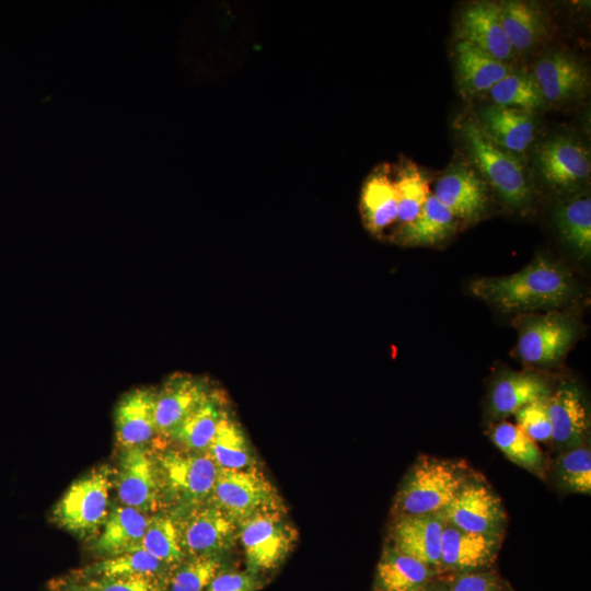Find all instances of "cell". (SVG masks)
<instances>
[{
	"label": "cell",
	"mask_w": 591,
	"mask_h": 591,
	"mask_svg": "<svg viewBox=\"0 0 591 591\" xmlns=\"http://www.w3.org/2000/svg\"><path fill=\"white\" fill-rule=\"evenodd\" d=\"M151 514L120 503L111 508L93 551L101 557H112L140 548Z\"/></svg>",
	"instance_id": "44dd1931"
},
{
	"label": "cell",
	"mask_w": 591,
	"mask_h": 591,
	"mask_svg": "<svg viewBox=\"0 0 591 591\" xmlns=\"http://www.w3.org/2000/svg\"><path fill=\"white\" fill-rule=\"evenodd\" d=\"M524 321L518 341V355L524 362L554 363L566 354L573 338L568 320L558 314H546Z\"/></svg>",
	"instance_id": "7c38bea8"
},
{
	"label": "cell",
	"mask_w": 591,
	"mask_h": 591,
	"mask_svg": "<svg viewBox=\"0 0 591 591\" xmlns=\"http://www.w3.org/2000/svg\"><path fill=\"white\" fill-rule=\"evenodd\" d=\"M210 395L206 383L196 376L185 373L170 376L157 390L154 415L158 436L170 438Z\"/></svg>",
	"instance_id": "4fadbf2b"
},
{
	"label": "cell",
	"mask_w": 591,
	"mask_h": 591,
	"mask_svg": "<svg viewBox=\"0 0 591 591\" xmlns=\"http://www.w3.org/2000/svg\"><path fill=\"white\" fill-rule=\"evenodd\" d=\"M488 93L496 105L530 113L545 103L534 76L529 72H509Z\"/></svg>",
	"instance_id": "d590c367"
},
{
	"label": "cell",
	"mask_w": 591,
	"mask_h": 591,
	"mask_svg": "<svg viewBox=\"0 0 591 591\" xmlns=\"http://www.w3.org/2000/svg\"><path fill=\"white\" fill-rule=\"evenodd\" d=\"M140 547L173 567L186 557L174 518L162 511L151 514Z\"/></svg>",
	"instance_id": "8d00e7d4"
},
{
	"label": "cell",
	"mask_w": 591,
	"mask_h": 591,
	"mask_svg": "<svg viewBox=\"0 0 591 591\" xmlns=\"http://www.w3.org/2000/svg\"><path fill=\"white\" fill-rule=\"evenodd\" d=\"M157 390L137 387L124 394L114 413L115 439L120 450L148 445L158 436Z\"/></svg>",
	"instance_id": "5bb4252c"
},
{
	"label": "cell",
	"mask_w": 591,
	"mask_h": 591,
	"mask_svg": "<svg viewBox=\"0 0 591 591\" xmlns=\"http://www.w3.org/2000/svg\"><path fill=\"white\" fill-rule=\"evenodd\" d=\"M174 567L158 559L143 548H138L72 571L78 576H143L169 582Z\"/></svg>",
	"instance_id": "83f0119b"
},
{
	"label": "cell",
	"mask_w": 591,
	"mask_h": 591,
	"mask_svg": "<svg viewBox=\"0 0 591 591\" xmlns=\"http://www.w3.org/2000/svg\"><path fill=\"white\" fill-rule=\"evenodd\" d=\"M360 210L366 228L375 235L396 222L397 195L387 164L376 167L367 177L361 190Z\"/></svg>",
	"instance_id": "603a6c76"
},
{
	"label": "cell",
	"mask_w": 591,
	"mask_h": 591,
	"mask_svg": "<svg viewBox=\"0 0 591 591\" xmlns=\"http://www.w3.org/2000/svg\"><path fill=\"white\" fill-rule=\"evenodd\" d=\"M457 38L503 61L511 58L513 48L499 19V3L478 1L462 12L457 23Z\"/></svg>",
	"instance_id": "e0dca14e"
},
{
	"label": "cell",
	"mask_w": 591,
	"mask_h": 591,
	"mask_svg": "<svg viewBox=\"0 0 591 591\" xmlns=\"http://www.w3.org/2000/svg\"><path fill=\"white\" fill-rule=\"evenodd\" d=\"M480 128L499 147L511 152L524 151L533 140L532 113L491 104L479 111Z\"/></svg>",
	"instance_id": "7402d4cb"
},
{
	"label": "cell",
	"mask_w": 591,
	"mask_h": 591,
	"mask_svg": "<svg viewBox=\"0 0 591 591\" xmlns=\"http://www.w3.org/2000/svg\"><path fill=\"white\" fill-rule=\"evenodd\" d=\"M454 59L457 83L464 95L488 92L510 72L503 61L464 40L456 43Z\"/></svg>",
	"instance_id": "cb8c5ba5"
},
{
	"label": "cell",
	"mask_w": 591,
	"mask_h": 591,
	"mask_svg": "<svg viewBox=\"0 0 591 591\" xmlns=\"http://www.w3.org/2000/svg\"><path fill=\"white\" fill-rule=\"evenodd\" d=\"M208 502L236 524L259 512L285 510L277 489L255 466L220 468Z\"/></svg>",
	"instance_id": "8992f818"
},
{
	"label": "cell",
	"mask_w": 591,
	"mask_h": 591,
	"mask_svg": "<svg viewBox=\"0 0 591 591\" xmlns=\"http://www.w3.org/2000/svg\"><path fill=\"white\" fill-rule=\"evenodd\" d=\"M51 591H63L61 589H58V588H54V587H49Z\"/></svg>",
	"instance_id": "ee69618b"
},
{
	"label": "cell",
	"mask_w": 591,
	"mask_h": 591,
	"mask_svg": "<svg viewBox=\"0 0 591 591\" xmlns=\"http://www.w3.org/2000/svg\"><path fill=\"white\" fill-rule=\"evenodd\" d=\"M470 288L474 296L511 313L558 306L569 298L572 286L561 267L538 256L518 273L482 277L473 280Z\"/></svg>",
	"instance_id": "6da1fadb"
},
{
	"label": "cell",
	"mask_w": 591,
	"mask_h": 591,
	"mask_svg": "<svg viewBox=\"0 0 591 591\" xmlns=\"http://www.w3.org/2000/svg\"><path fill=\"white\" fill-rule=\"evenodd\" d=\"M442 513L448 523L472 533L501 536L506 525L500 498L484 480L476 478L464 480Z\"/></svg>",
	"instance_id": "30bf717a"
},
{
	"label": "cell",
	"mask_w": 591,
	"mask_h": 591,
	"mask_svg": "<svg viewBox=\"0 0 591 591\" xmlns=\"http://www.w3.org/2000/svg\"><path fill=\"white\" fill-rule=\"evenodd\" d=\"M433 196L455 218L473 219L486 208L487 184L473 170L454 165L439 177Z\"/></svg>",
	"instance_id": "ffe728a7"
},
{
	"label": "cell",
	"mask_w": 591,
	"mask_h": 591,
	"mask_svg": "<svg viewBox=\"0 0 591 591\" xmlns=\"http://www.w3.org/2000/svg\"><path fill=\"white\" fill-rule=\"evenodd\" d=\"M490 437L494 444L512 463L537 477H545L542 450L518 425L502 421L495 427Z\"/></svg>",
	"instance_id": "1f68e13d"
},
{
	"label": "cell",
	"mask_w": 591,
	"mask_h": 591,
	"mask_svg": "<svg viewBox=\"0 0 591 591\" xmlns=\"http://www.w3.org/2000/svg\"><path fill=\"white\" fill-rule=\"evenodd\" d=\"M113 488L119 503L148 514L161 510L162 493L152 450L148 445L120 450Z\"/></svg>",
	"instance_id": "ba28073f"
},
{
	"label": "cell",
	"mask_w": 591,
	"mask_h": 591,
	"mask_svg": "<svg viewBox=\"0 0 591 591\" xmlns=\"http://www.w3.org/2000/svg\"><path fill=\"white\" fill-rule=\"evenodd\" d=\"M63 591H165L167 582L143 576H78L72 573L50 583Z\"/></svg>",
	"instance_id": "836d02e7"
},
{
	"label": "cell",
	"mask_w": 591,
	"mask_h": 591,
	"mask_svg": "<svg viewBox=\"0 0 591 591\" xmlns=\"http://www.w3.org/2000/svg\"><path fill=\"white\" fill-rule=\"evenodd\" d=\"M262 586L257 573L246 571H220L204 591H256Z\"/></svg>",
	"instance_id": "60d3db41"
},
{
	"label": "cell",
	"mask_w": 591,
	"mask_h": 591,
	"mask_svg": "<svg viewBox=\"0 0 591 591\" xmlns=\"http://www.w3.org/2000/svg\"><path fill=\"white\" fill-rule=\"evenodd\" d=\"M172 517L186 556H221L237 540L236 522L210 502Z\"/></svg>",
	"instance_id": "9c48e42d"
},
{
	"label": "cell",
	"mask_w": 591,
	"mask_h": 591,
	"mask_svg": "<svg viewBox=\"0 0 591 591\" xmlns=\"http://www.w3.org/2000/svg\"><path fill=\"white\" fill-rule=\"evenodd\" d=\"M465 479L464 470L454 462L419 456L397 491L395 517L442 512Z\"/></svg>",
	"instance_id": "277c9868"
},
{
	"label": "cell",
	"mask_w": 591,
	"mask_h": 591,
	"mask_svg": "<svg viewBox=\"0 0 591 591\" xmlns=\"http://www.w3.org/2000/svg\"><path fill=\"white\" fill-rule=\"evenodd\" d=\"M541 175L553 187L569 188L586 181L591 171L589 151L568 137L557 136L537 150Z\"/></svg>",
	"instance_id": "9a60e30c"
},
{
	"label": "cell",
	"mask_w": 591,
	"mask_h": 591,
	"mask_svg": "<svg viewBox=\"0 0 591 591\" xmlns=\"http://www.w3.org/2000/svg\"><path fill=\"white\" fill-rule=\"evenodd\" d=\"M445 522L442 512L397 515L391 530L392 547L434 570L439 569Z\"/></svg>",
	"instance_id": "8fae6325"
},
{
	"label": "cell",
	"mask_w": 591,
	"mask_h": 591,
	"mask_svg": "<svg viewBox=\"0 0 591 591\" xmlns=\"http://www.w3.org/2000/svg\"><path fill=\"white\" fill-rule=\"evenodd\" d=\"M557 480L569 493L590 495L591 451L579 445L563 453L556 462Z\"/></svg>",
	"instance_id": "f35d334b"
},
{
	"label": "cell",
	"mask_w": 591,
	"mask_h": 591,
	"mask_svg": "<svg viewBox=\"0 0 591 591\" xmlns=\"http://www.w3.org/2000/svg\"><path fill=\"white\" fill-rule=\"evenodd\" d=\"M499 19L513 50H529L546 34L544 13L533 2L502 1L499 3Z\"/></svg>",
	"instance_id": "4316f807"
},
{
	"label": "cell",
	"mask_w": 591,
	"mask_h": 591,
	"mask_svg": "<svg viewBox=\"0 0 591 591\" xmlns=\"http://www.w3.org/2000/svg\"><path fill=\"white\" fill-rule=\"evenodd\" d=\"M152 453L163 505L174 508L171 515L208 502L220 468L206 451L165 448Z\"/></svg>",
	"instance_id": "7a4b0ae2"
},
{
	"label": "cell",
	"mask_w": 591,
	"mask_h": 591,
	"mask_svg": "<svg viewBox=\"0 0 591 591\" xmlns=\"http://www.w3.org/2000/svg\"><path fill=\"white\" fill-rule=\"evenodd\" d=\"M113 479V467H93L67 488L51 510V521L79 538H95L112 508Z\"/></svg>",
	"instance_id": "3957f363"
},
{
	"label": "cell",
	"mask_w": 591,
	"mask_h": 591,
	"mask_svg": "<svg viewBox=\"0 0 591 591\" xmlns=\"http://www.w3.org/2000/svg\"><path fill=\"white\" fill-rule=\"evenodd\" d=\"M499 544V535L466 532L445 522L441 537V568L472 572L494 560Z\"/></svg>",
	"instance_id": "d6986e66"
},
{
	"label": "cell",
	"mask_w": 591,
	"mask_h": 591,
	"mask_svg": "<svg viewBox=\"0 0 591 591\" xmlns=\"http://www.w3.org/2000/svg\"><path fill=\"white\" fill-rule=\"evenodd\" d=\"M418 591H444V590L438 589V588H429L428 584H427V586H425L424 588H421Z\"/></svg>",
	"instance_id": "7bdbcfd3"
},
{
	"label": "cell",
	"mask_w": 591,
	"mask_h": 591,
	"mask_svg": "<svg viewBox=\"0 0 591 591\" xmlns=\"http://www.w3.org/2000/svg\"><path fill=\"white\" fill-rule=\"evenodd\" d=\"M455 228V217L430 194L419 215L399 229L398 240L407 245H429L448 237Z\"/></svg>",
	"instance_id": "f546056e"
},
{
	"label": "cell",
	"mask_w": 591,
	"mask_h": 591,
	"mask_svg": "<svg viewBox=\"0 0 591 591\" xmlns=\"http://www.w3.org/2000/svg\"><path fill=\"white\" fill-rule=\"evenodd\" d=\"M224 410L218 397L211 394L188 415L169 439L177 442L185 450L205 452Z\"/></svg>",
	"instance_id": "4dcf8cb0"
},
{
	"label": "cell",
	"mask_w": 591,
	"mask_h": 591,
	"mask_svg": "<svg viewBox=\"0 0 591 591\" xmlns=\"http://www.w3.org/2000/svg\"><path fill=\"white\" fill-rule=\"evenodd\" d=\"M206 452L221 470L255 466L250 443L241 425L227 410L223 412Z\"/></svg>",
	"instance_id": "f1b7e54d"
},
{
	"label": "cell",
	"mask_w": 591,
	"mask_h": 591,
	"mask_svg": "<svg viewBox=\"0 0 591 591\" xmlns=\"http://www.w3.org/2000/svg\"><path fill=\"white\" fill-rule=\"evenodd\" d=\"M434 572V569L386 546L376 567L375 591H418L428 584Z\"/></svg>",
	"instance_id": "484cf974"
},
{
	"label": "cell",
	"mask_w": 591,
	"mask_h": 591,
	"mask_svg": "<svg viewBox=\"0 0 591 591\" xmlns=\"http://www.w3.org/2000/svg\"><path fill=\"white\" fill-rule=\"evenodd\" d=\"M449 591H498V586L490 573L466 572L452 583Z\"/></svg>",
	"instance_id": "b9f144b4"
},
{
	"label": "cell",
	"mask_w": 591,
	"mask_h": 591,
	"mask_svg": "<svg viewBox=\"0 0 591 591\" xmlns=\"http://www.w3.org/2000/svg\"><path fill=\"white\" fill-rule=\"evenodd\" d=\"M514 416L517 425L534 441L547 442L552 440V425L546 399L525 405Z\"/></svg>",
	"instance_id": "ab89813d"
},
{
	"label": "cell",
	"mask_w": 591,
	"mask_h": 591,
	"mask_svg": "<svg viewBox=\"0 0 591 591\" xmlns=\"http://www.w3.org/2000/svg\"><path fill=\"white\" fill-rule=\"evenodd\" d=\"M397 195L396 222L403 227L410 223L421 211L430 189L427 177L410 161L399 164L394 177Z\"/></svg>",
	"instance_id": "d6a6232c"
},
{
	"label": "cell",
	"mask_w": 591,
	"mask_h": 591,
	"mask_svg": "<svg viewBox=\"0 0 591 591\" xmlns=\"http://www.w3.org/2000/svg\"><path fill=\"white\" fill-rule=\"evenodd\" d=\"M220 569V556H186L174 567L166 589L169 591H204Z\"/></svg>",
	"instance_id": "74e56055"
},
{
	"label": "cell",
	"mask_w": 591,
	"mask_h": 591,
	"mask_svg": "<svg viewBox=\"0 0 591 591\" xmlns=\"http://www.w3.org/2000/svg\"><path fill=\"white\" fill-rule=\"evenodd\" d=\"M546 404L555 444L565 451L582 445L590 419L580 391L571 384H563L549 394Z\"/></svg>",
	"instance_id": "ac0fdd59"
},
{
	"label": "cell",
	"mask_w": 591,
	"mask_h": 591,
	"mask_svg": "<svg viewBox=\"0 0 591 591\" xmlns=\"http://www.w3.org/2000/svg\"><path fill=\"white\" fill-rule=\"evenodd\" d=\"M533 76L545 102L554 104L578 99L589 86L587 67L564 51L545 55L536 63Z\"/></svg>",
	"instance_id": "2e32d148"
},
{
	"label": "cell",
	"mask_w": 591,
	"mask_h": 591,
	"mask_svg": "<svg viewBox=\"0 0 591 591\" xmlns=\"http://www.w3.org/2000/svg\"><path fill=\"white\" fill-rule=\"evenodd\" d=\"M460 132L471 159L505 202L513 208L524 207L531 190L515 154L496 144L476 121H463Z\"/></svg>",
	"instance_id": "5b68a950"
},
{
	"label": "cell",
	"mask_w": 591,
	"mask_h": 591,
	"mask_svg": "<svg viewBox=\"0 0 591 591\" xmlns=\"http://www.w3.org/2000/svg\"><path fill=\"white\" fill-rule=\"evenodd\" d=\"M549 394L547 383L538 375L511 372L495 383L490 394V409L495 417L503 418L535 401L547 399Z\"/></svg>",
	"instance_id": "d4e9b609"
},
{
	"label": "cell",
	"mask_w": 591,
	"mask_h": 591,
	"mask_svg": "<svg viewBox=\"0 0 591 591\" xmlns=\"http://www.w3.org/2000/svg\"><path fill=\"white\" fill-rule=\"evenodd\" d=\"M560 234L580 256L591 252V199L589 196L567 200L556 211Z\"/></svg>",
	"instance_id": "e575fe53"
},
{
	"label": "cell",
	"mask_w": 591,
	"mask_h": 591,
	"mask_svg": "<svg viewBox=\"0 0 591 591\" xmlns=\"http://www.w3.org/2000/svg\"><path fill=\"white\" fill-rule=\"evenodd\" d=\"M247 570L269 571L288 556L297 541V531L285 510L256 513L237 524Z\"/></svg>",
	"instance_id": "52a82bcc"
}]
</instances>
